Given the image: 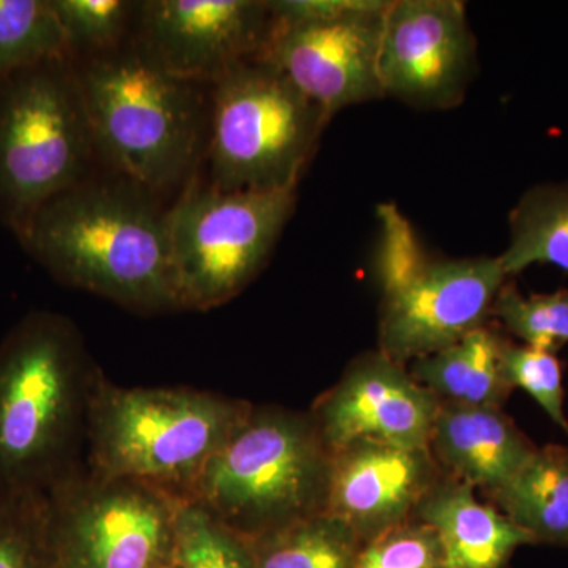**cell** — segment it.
<instances>
[{
	"label": "cell",
	"instance_id": "24",
	"mask_svg": "<svg viewBox=\"0 0 568 568\" xmlns=\"http://www.w3.org/2000/svg\"><path fill=\"white\" fill-rule=\"evenodd\" d=\"M525 345L556 354L568 343V293L523 295L514 284H504L493 315Z\"/></svg>",
	"mask_w": 568,
	"mask_h": 568
},
{
	"label": "cell",
	"instance_id": "10",
	"mask_svg": "<svg viewBox=\"0 0 568 568\" xmlns=\"http://www.w3.org/2000/svg\"><path fill=\"white\" fill-rule=\"evenodd\" d=\"M390 0H274L254 61L283 74L328 119L384 99L379 50Z\"/></svg>",
	"mask_w": 568,
	"mask_h": 568
},
{
	"label": "cell",
	"instance_id": "15",
	"mask_svg": "<svg viewBox=\"0 0 568 568\" xmlns=\"http://www.w3.org/2000/svg\"><path fill=\"white\" fill-rule=\"evenodd\" d=\"M439 477L429 448L357 440L332 452L324 514L365 545L413 518Z\"/></svg>",
	"mask_w": 568,
	"mask_h": 568
},
{
	"label": "cell",
	"instance_id": "19",
	"mask_svg": "<svg viewBox=\"0 0 568 568\" xmlns=\"http://www.w3.org/2000/svg\"><path fill=\"white\" fill-rule=\"evenodd\" d=\"M491 497L534 544L568 545V448H536Z\"/></svg>",
	"mask_w": 568,
	"mask_h": 568
},
{
	"label": "cell",
	"instance_id": "12",
	"mask_svg": "<svg viewBox=\"0 0 568 568\" xmlns=\"http://www.w3.org/2000/svg\"><path fill=\"white\" fill-rule=\"evenodd\" d=\"M477 70V43L459 0H390L379 80L384 97L416 110H452Z\"/></svg>",
	"mask_w": 568,
	"mask_h": 568
},
{
	"label": "cell",
	"instance_id": "23",
	"mask_svg": "<svg viewBox=\"0 0 568 568\" xmlns=\"http://www.w3.org/2000/svg\"><path fill=\"white\" fill-rule=\"evenodd\" d=\"M179 568H256L252 544L194 503H182L174 523Z\"/></svg>",
	"mask_w": 568,
	"mask_h": 568
},
{
	"label": "cell",
	"instance_id": "6",
	"mask_svg": "<svg viewBox=\"0 0 568 568\" xmlns=\"http://www.w3.org/2000/svg\"><path fill=\"white\" fill-rule=\"evenodd\" d=\"M381 353L405 365L455 345L493 315L507 274L499 257H440L395 204L377 209Z\"/></svg>",
	"mask_w": 568,
	"mask_h": 568
},
{
	"label": "cell",
	"instance_id": "16",
	"mask_svg": "<svg viewBox=\"0 0 568 568\" xmlns=\"http://www.w3.org/2000/svg\"><path fill=\"white\" fill-rule=\"evenodd\" d=\"M429 450L452 477L491 495L521 469L536 447L500 407L440 402Z\"/></svg>",
	"mask_w": 568,
	"mask_h": 568
},
{
	"label": "cell",
	"instance_id": "7",
	"mask_svg": "<svg viewBox=\"0 0 568 568\" xmlns=\"http://www.w3.org/2000/svg\"><path fill=\"white\" fill-rule=\"evenodd\" d=\"M95 152L74 59L0 81V222L14 237L43 205L84 182Z\"/></svg>",
	"mask_w": 568,
	"mask_h": 568
},
{
	"label": "cell",
	"instance_id": "3",
	"mask_svg": "<svg viewBox=\"0 0 568 568\" xmlns=\"http://www.w3.org/2000/svg\"><path fill=\"white\" fill-rule=\"evenodd\" d=\"M253 407L190 387L125 388L104 376L89 413L85 470L189 503L209 459Z\"/></svg>",
	"mask_w": 568,
	"mask_h": 568
},
{
	"label": "cell",
	"instance_id": "13",
	"mask_svg": "<svg viewBox=\"0 0 568 568\" xmlns=\"http://www.w3.org/2000/svg\"><path fill=\"white\" fill-rule=\"evenodd\" d=\"M138 10L141 50L196 84L254 61L271 26L268 2L261 0H151Z\"/></svg>",
	"mask_w": 568,
	"mask_h": 568
},
{
	"label": "cell",
	"instance_id": "27",
	"mask_svg": "<svg viewBox=\"0 0 568 568\" xmlns=\"http://www.w3.org/2000/svg\"><path fill=\"white\" fill-rule=\"evenodd\" d=\"M500 366L508 386L528 392L549 418L568 435V420L564 413L562 369L556 354L528 345H514L506 339Z\"/></svg>",
	"mask_w": 568,
	"mask_h": 568
},
{
	"label": "cell",
	"instance_id": "14",
	"mask_svg": "<svg viewBox=\"0 0 568 568\" xmlns=\"http://www.w3.org/2000/svg\"><path fill=\"white\" fill-rule=\"evenodd\" d=\"M439 409L432 390L379 351L351 365L310 414L325 446L336 452L357 440L429 448Z\"/></svg>",
	"mask_w": 568,
	"mask_h": 568
},
{
	"label": "cell",
	"instance_id": "4",
	"mask_svg": "<svg viewBox=\"0 0 568 568\" xmlns=\"http://www.w3.org/2000/svg\"><path fill=\"white\" fill-rule=\"evenodd\" d=\"M95 151L144 193L186 185L204 148L196 82L175 78L140 44L74 61Z\"/></svg>",
	"mask_w": 568,
	"mask_h": 568
},
{
	"label": "cell",
	"instance_id": "11",
	"mask_svg": "<svg viewBox=\"0 0 568 568\" xmlns=\"http://www.w3.org/2000/svg\"><path fill=\"white\" fill-rule=\"evenodd\" d=\"M51 568H163L174 564L182 503L129 480L80 470L47 493Z\"/></svg>",
	"mask_w": 568,
	"mask_h": 568
},
{
	"label": "cell",
	"instance_id": "17",
	"mask_svg": "<svg viewBox=\"0 0 568 568\" xmlns=\"http://www.w3.org/2000/svg\"><path fill=\"white\" fill-rule=\"evenodd\" d=\"M414 517L435 530L444 568H506L515 549L534 544L503 511L481 504L473 485L452 476L437 478Z\"/></svg>",
	"mask_w": 568,
	"mask_h": 568
},
{
	"label": "cell",
	"instance_id": "1",
	"mask_svg": "<svg viewBox=\"0 0 568 568\" xmlns=\"http://www.w3.org/2000/svg\"><path fill=\"white\" fill-rule=\"evenodd\" d=\"M104 373L74 321L33 310L0 339V497L43 493L85 467Z\"/></svg>",
	"mask_w": 568,
	"mask_h": 568
},
{
	"label": "cell",
	"instance_id": "21",
	"mask_svg": "<svg viewBox=\"0 0 568 568\" xmlns=\"http://www.w3.org/2000/svg\"><path fill=\"white\" fill-rule=\"evenodd\" d=\"M250 544L256 568H357L364 548L345 523L328 514L301 519Z\"/></svg>",
	"mask_w": 568,
	"mask_h": 568
},
{
	"label": "cell",
	"instance_id": "5",
	"mask_svg": "<svg viewBox=\"0 0 568 568\" xmlns=\"http://www.w3.org/2000/svg\"><path fill=\"white\" fill-rule=\"evenodd\" d=\"M331 467L312 414L253 407L209 459L189 503L252 541L324 514Z\"/></svg>",
	"mask_w": 568,
	"mask_h": 568
},
{
	"label": "cell",
	"instance_id": "20",
	"mask_svg": "<svg viewBox=\"0 0 568 568\" xmlns=\"http://www.w3.org/2000/svg\"><path fill=\"white\" fill-rule=\"evenodd\" d=\"M497 257L507 276L532 264L568 271V185L536 186L519 200L507 250Z\"/></svg>",
	"mask_w": 568,
	"mask_h": 568
},
{
	"label": "cell",
	"instance_id": "25",
	"mask_svg": "<svg viewBox=\"0 0 568 568\" xmlns=\"http://www.w3.org/2000/svg\"><path fill=\"white\" fill-rule=\"evenodd\" d=\"M0 568H51L43 493L0 497Z\"/></svg>",
	"mask_w": 568,
	"mask_h": 568
},
{
	"label": "cell",
	"instance_id": "29",
	"mask_svg": "<svg viewBox=\"0 0 568 568\" xmlns=\"http://www.w3.org/2000/svg\"><path fill=\"white\" fill-rule=\"evenodd\" d=\"M163 568H179V567L175 566V564H170V566H166V567H163Z\"/></svg>",
	"mask_w": 568,
	"mask_h": 568
},
{
	"label": "cell",
	"instance_id": "9",
	"mask_svg": "<svg viewBox=\"0 0 568 568\" xmlns=\"http://www.w3.org/2000/svg\"><path fill=\"white\" fill-rule=\"evenodd\" d=\"M297 190H222L192 179L166 211L171 264L182 312L233 301L263 271Z\"/></svg>",
	"mask_w": 568,
	"mask_h": 568
},
{
	"label": "cell",
	"instance_id": "8",
	"mask_svg": "<svg viewBox=\"0 0 568 568\" xmlns=\"http://www.w3.org/2000/svg\"><path fill=\"white\" fill-rule=\"evenodd\" d=\"M328 122L274 67H234L213 82L209 183L222 190H297Z\"/></svg>",
	"mask_w": 568,
	"mask_h": 568
},
{
	"label": "cell",
	"instance_id": "2",
	"mask_svg": "<svg viewBox=\"0 0 568 568\" xmlns=\"http://www.w3.org/2000/svg\"><path fill=\"white\" fill-rule=\"evenodd\" d=\"M18 241L63 286L140 315L182 312L166 211L132 185L82 182L43 205Z\"/></svg>",
	"mask_w": 568,
	"mask_h": 568
},
{
	"label": "cell",
	"instance_id": "18",
	"mask_svg": "<svg viewBox=\"0 0 568 568\" xmlns=\"http://www.w3.org/2000/svg\"><path fill=\"white\" fill-rule=\"evenodd\" d=\"M504 343L495 328L481 325L455 345L414 361L410 376L440 402L500 407L511 392L500 366Z\"/></svg>",
	"mask_w": 568,
	"mask_h": 568
},
{
	"label": "cell",
	"instance_id": "28",
	"mask_svg": "<svg viewBox=\"0 0 568 568\" xmlns=\"http://www.w3.org/2000/svg\"><path fill=\"white\" fill-rule=\"evenodd\" d=\"M357 568H444L443 547L435 530L410 518L365 544Z\"/></svg>",
	"mask_w": 568,
	"mask_h": 568
},
{
	"label": "cell",
	"instance_id": "26",
	"mask_svg": "<svg viewBox=\"0 0 568 568\" xmlns=\"http://www.w3.org/2000/svg\"><path fill=\"white\" fill-rule=\"evenodd\" d=\"M73 58L118 50L136 3L123 0H52Z\"/></svg>",
	"mask_w": 568,
	"mask_h": 568
},
{
	"label": "cell",
	"instance_id": "22",
	"mask_svg": "<svg viewBox=\"0 0 568 568\" xmlns=\"http://www.w3.org/2000/svg\"><path fill=\"white\" fill-rule=\"evenodd\" d=\"M61 59L74 58L52 0H0V81Z\"/></svg>",
	"mask_w": 568,
	"mask_h": 568
}]
</instances>
